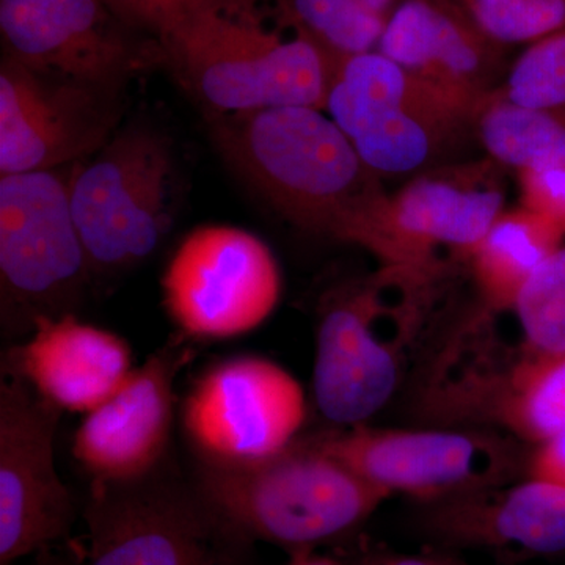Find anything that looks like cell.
Instances as JSON below:
<instances>
[{
	"instance_id": "obj_1",
	"label": "cell",
	"mask_w": 565,
	"mask_h": 565,
	"mask_svg": "<svg viewBox=\"0 0 565 565\" xmlns=\"http://www.w3.org/2000/svg\"><path fill=\"white\" fill-rule=\"evenodd\" d=\"M210 117L225 161L282 217L396 267L392 196L326 110L286 106Z\"/></svg>"
},
{
	"instance_id": "obj_2",
	"label": "cell",
	"mask_w": 565,
	"mask_h": 565,
	"mask_svg": "<svg viewBox=\"0 0 565 565\" xmlns=\"http://www.w3.org/2000/svg\"><path fill=\"white\" fill-rule=\"evenodd\" d=\"M158 43L162 61L210 114L326 110L333 63L286 0H203Z\"/></svg>"
},
{
	"instance_id": "obj_3",
	"label": "cell",
	"mask_w": 565,
	"mask_h": 565,
	"mask_svg": "<svg viewBox=\"0 0 565 565\" xmlns=\"http://www.w3.org/2000/svg\"><path fill=\"white\" fill-rule=\"evenodd\" d=\"M192 479L237 531L289 553L344 537L390 498L322 451L311 437H299L256 462H193Z\"/></svg>"
},
{
	"instance_id": "obj_4",
	"label": "cell",
	"mask_w": 565,
	"mask_h": 565,
	"mask_svg": "<svg viewBox=\"0 0 565 565\" xmlns=\"http://www.w3.org/2000/svg\"><path fill=\"white\" fill-rule=\"evenodd\" d=\"M426 270L384 266L323 299L313 397L337 427L364 424L392 401L419 327Z\"/></svg>"
},
{
	"instance_id": "obj_5",
	"label": "cell",
	"mask_w": 565,
	"mask_h": 565,
	"mask_svg": "<svg viewBox=\"0 0 565 565\" xmlns=\"http://www.w3.org/2000/svg\"><path fill=\"white\" fill-rule=\"evenodd\" d=\"M169 465L129 484L90 482L88 565H256L255 542Z\"/></svg>"
},
{
	"instance_id": "obj_6",
	"label": "cell",
	"mask_w": 565,
	"mask_h": 565,
	"mask_svg": "<svg viewBox=\"0 0 565 565\" xmlns=\"http://www.w3.org/2000/svg\"><path fill=\"white\" fill-rule=\"evenodd\" d=\"M90 262L73 207L70 178L54 170L0 178L2 329L31 334L43 318L70 315Z\"/></svg>"
},
{
	"instance_id": "obj_7",
	"label": "cell",
	"mask_w": 565,
	"mask_h": 565,
	"mask_svg": "<svg viewBox=\"0 0 565 565\" xmlns=\"http://www.w3.org/2000/svg\"><path fill=\"white\" fill-rule=\"evenodd\" d=\"M172 167L166 137L129 126L71 174V207L93 274L132 269L161 244Z\"/></svg>"
},
{
	"instance_id": "obj_8",
	"label": "cell",
	"mask_w": 565,
	"mask_h": 565,
	"mask_svg": "<svg viewBox=\"0 0 565 565\" xmlns=\"http://www.w3.org/2000/svg\"><path fill=\"white\" fill-rule=\"evenodd\" d=\"M326 111L381 174L416 172L473 120L468 111L379 51L334 70Z\"/></svg>"
},
{
	"instance_id": "obj_9",
	"label": "cell",
	"mask_w": 565,
	"mask_h": 565,
	"mask_svg": "<svg viewBox=\"0 0 565 565\" xmlns=\"http://www.w3.org/2000/svg\"><path fill=\"white\" fill-rule=\"evenodd\" d=\"M307 418L302 384L259 355H234L196 375L180 405L193 462L233 467L266 459L299 438Z\"/></svg>"
},
{
	"instance_id": "obj_10",
	"label": "cell",
	"mask_w": 565,
	"mask_h": 565,
	"mask_svg": "<svg viewBox=\"0 0 565 565\" xmlns=\"http://www.w3.org/2000/svg\"><path fill=\"white\" fill-rule=\"evenodd\" d=\"M311 438L327 455L390 497L455 500L494 489L514 471L509 438L473 427L399 429L364 423Z\"/></svg>"
},
{
	"instance_id": "obj_11",
	"label": "cell",
	"mask_w": 565,
	"mask_h": 565,
	"mask_svg": "<svg viewBox=\"0 0 565 565\" xmlns=\"http://www.w3.org/2000/svg\"><path fill=\"white\" fill-rule=\"evenodd\" d=\"M167 315L180 337L223 341L263 326L280 302L274 252L237 226L206 225L178 245L162 275Z\"/></svg>"
},
{
	"instance_id": "obj_12",
	"label": "cell",
	"mask_w": 565,
	"mask_h": 565,
	"mask_svg": "<svg viewBox=\"0 0 565 565\" xmlns=\"http://www.w3.org/2000/svg\"><path fill=\"white\" fill-rule=\"evenodd\" d=\"M62 411L17 379L0 384V565L68 541L74 494L55 468Z\"/></svg>"
},
{
	"instance_id": "obj_13",
	"label": "cell",
	"mask_w": 565,
	"mask_h": 565,
	"mask_svg": "<svg viewBox=\"0 0 565 565\" xmlns=\"http://www.w3.org/2000/svg\"><path fill=\"white\" fill-rule=\"evenodd\" d=\"M103 0H0L6 57L61 79L117 90L161 47Z\"/></svg>"
},
{
	"instance_id": "obj_14",
	"label": "cell",
	"mask_w": 565,
	"mask_h": 565,
	"mask_svg": "<svg viewBox=\"0 0 565 565\" xmlns=\"http://www.w3.org/2000/svg\"><path fill=\"white\" fill-rule=\"evenodd\" d=\"M114 92L39 73L3 57L0 173L54 170L102 150L118 118Z\"/></svg>"
},
{
	"instance_id": "obj_15",
	"label": "cell",
	"mask_w": 565,
	"mask_h": 565,
	"mask_svg": "<svg viewBox=\"0 0 565 565\" xmlns=\"http://www.w3.org/2000/svg\"><path fill=\"white\" fill-rule=\"evenodd\" d=\"M184 338L134 367L118 392L84 416L73 456L90 482L129 484L162 467L177 418L178 375L192 360Z\"/></svg>"
},
{
	"instance_id": "obj_16",
	"label": "cell",
	"mask_w": 565,
	"mask_h": 565,
	"mask_svg": "<svg viewBox=\"0 0 565 565\" xmlns=\"http://www.w3.org/2000/svg\"><path fill=\"white\" fill-rule=\"evenodd\" d=\"M504 212V189L490 162L419 174L392 196L396 267L429 270L438 250L470 258Z\"/></svg>"
},
{
	"instance_id": "obj_17",
	"label": "cell",
	"mask_w": 565,
	"mask_h": 565,
	"mask_svg": "<svg viewBox=\"0 0 565 565\" xmlns=\"http://www.w3.org/2000/svg\"><path fill=\"white\" fill-rule=\"evenodd\" d=\"M134 367L121 337L73 313L40 319L2 359L3 377L21 381L62 412L82 415L114 396Z\"/></svg>"
},
{
	"instance_id": "obj_18",
	"label": "cell",
	"mask_w": 565,
	"mask_h": 565,
	"mask_svg": "<svg viewBox=\"0 0 565 565\" xmlns=\"http://www.w3.org/2000/svg\"><path fill=\"white\" fill-rule=\"evenodd\" d=\"M498 47L455 0H401L377 51L475 117L497 90Z\"/></svg>"
},
{
	"instance_id": "obj_19",
	"label": "cell",
	"mask_w": 565,
	"mask_h": 565,
	"mask_svg": "<svg viewBox=\"0 0 565 565\" xmlns=\"http://www.w3.org/2000/svg\"><path fill=\"white\" fill-rule=\"evenodd\" d=\"M494 489L446 501L438 530L460 544L535 555L565 552L564 484L531 476L508 489Z\"/></svg>"
},
{
	"instance_id": "obj_20",
	"label": "cell",
	"mask_w": 565,
	"mask_h": 565,
	"mask_svg": "<svg viewBox=\"0 0 565 565\" xmlns=\"http://www.w3.org/2000/svg\"><path fill=\"white\" fill-rule=\"evenodd\" d=\"M564 236L555 223L526 207L503 212L470 255L476 285L489 310H514L526 282L559 250Z\"/></svg>"
},
{
	"instance_id": "obj_21",
	"label": "cell",
	"mask_w": 565,
	"mask_h": 565,
	"mask_svg": "<svg viewBox=\"0 0 565 565\" xmlns=\"http://www.w3.org/2000/svg\"><path fill=\"white\" fill-rule=\"evenodd\" d=\"M479 139L493 162L516 172L565 163V114L520 106L494 90L476 111Z\"/></svg>"
},
{
	"instance_id": "obj_22",
	"label": "cell",
	"mask_w": 565,
	"mask_h": 565,
	"mask_svg": "<svg viewBox=\"0 0 565 565\" xmlns=\"http://www.w3.org/2000/svg\"><path fill=\"white\" fill-rule=\"evenodd\" d=\"M286 3L337 70L345 58L377 51L401 0H286Z\"/></svg>"
},
{
	"instance_id": "obj_23",
	"label": "cell",
	"mask_w": 565,
	"mask_h": 565,
	"mask_svg": "<svg viewBox=\"0 0 565 565\" xmlns=\"http://www.w3.org/2000/svg\"><path fill=\"white\" fill-rule=\"evenodd\" d=\"M523 343L544 352H565V247L537 270L514 307Z\"/></svg>"
},
{
	"instance_id": "obj_24",
	"label": "cell",
	"mask_w": 565,
	"mask_h": 565,
	"mask_svg": "<svg viewBox=\"0 0 565 565\" xmlns=\"http://www.w3.org/2000/svg\"><path fill=\"white\" fill-rule=\"evenodd\" d=\"M493 43H534L565 28V0H456Z\"/></svg>"
},
{
	"instance_id": "obj_25",
	"label": "cell",
	"mask_w": 565,
	"mask_h": 565,
	"mask_svg": "<svg viewBox=\"0 0 565 565\" xmlns=\"http://www.w3.org/2000/svg\"><path fill=\"white\" fill-rule=\"evenodd\" d=\"M500 92L520 106L565 114V28L531 43Z\"/></svg>"
},
{
	"instance_id": "obj_26",
	"label": "cell",
	"mask_w": 565,
	"mask_h": 565,
	"mask_svg": "<svg viewBox=\"0 0 565 565\" xmlns=\"http://www.w3.org/2000/svg\"><path fill=\"white\" fill-rule=\"evenodd\" d=\"M519 185L522 206L548 218L565 234V163L523 170Z\"/></svg>"
},
{
	"instance_id": "obj_27",
	"label": "cell",
	"mask_w": 565,
	"mask_h": 565,
	"mask_svg": "<svg viewBox=\"0 0 565 565\" xmlns=\"http://www.w3.org/2000/svg\"><path fill=\"white\" fill-rule=\"evenodd\" d=\"M118 17L158 41L163 32L203 0H103Z\"/></svg>"
},
{
	"instance_id": "obj_28",
	"label": "cell",
	"mask_w": 565,
	"mask_h": 565,
	"mask_svg": "<svg viewBox=\"0 0 565 565\" xmlns=\"http://www.w3.org/2000/svg\"><path fill=\"white\" fill-rule=\"evenodd\" d=\"M531 476L565 486V430L539 446L531 462Z\"/></svg>"
},
{
	"instance_id": "obj_29",
	"label": "cell",
	"mask_w": 565,
	"mask_h": 565,
	"mask_svg": "<svg viewBox=\"0 0 565 565\" xmlns=\"http://www.w3.org/2000/svg\"><path fill=\"white\" fill-rule=\"evenodd\" d=\"M32 565H88L87 550L63 542L35 555Z\"/></svg>"
},
{
	"instance_id": "obj_30",
	"label": "cell",
	"mask_w": 565,
	"mask_h": 565,
	"mask_svg": "<svg viewBox=\"0 0 565 565\" xmlns=\"http://www.w3.org/2000/svg\"><path fill=\"white\" fill-rule=\"evenodd\" d=\"M340 564V563H338ZM345 565V564H340ZM355 565H444L437 563L434 559H427V557H415V556H390L379 557V559L364 561L362 564Z\"/></svg>"
},
{
	"instance_id": "obj_31",
	"label": "cell",
	"mask_w": 565,
	"mask_h": 565,
	"mask_svg": "<svg viewBox=\"0 0 565 565\" xmlns=\"http://www.w3.org/2000/svg\"><path fill=\"white\" fill-rule=\"evenodd\" d=\"M286 565H340L337 561L315 555L313 550H300V552L291 553L288 564Z\"/></svg>"
},
{
	"instance_id": "obj_32",
	"label": "cell",
	"mask_w": 565,
	"mask_h": 565,
	"mask_svg": "<svg viewBox=\"0 0 565 565\" xmlns=\"http://www.w3.org/2000/svg\"><path fill=\"white\" fill-rule=\"evenodd\" d=\"M455 2H456V0H455Z\"/></svg>"
}]
</instances>
